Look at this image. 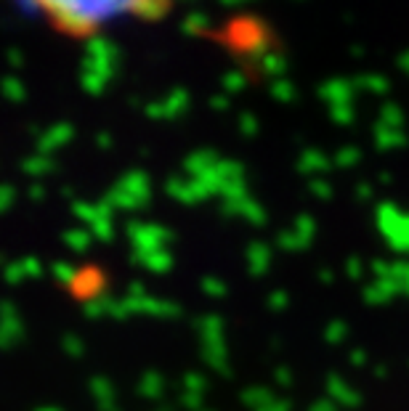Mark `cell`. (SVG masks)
Returning a JSON list of instances; mask_svg holds the SVG:
<instances>
[{"label":"cell","instance_id":"obj_22","mask_svg":"<svg viewBox=\"0 0 409 411\" xmlns=\"http://www.w3.org/2000/svg\"><path fill=\"white\" fill-rule=\"evenodd\" d=\"M45 167H48L45 160H30V162H27V170H30V173H40V170H45Z\"/></svg>","mask_w":409,"mask_h":411},{"label":"cell","instance_id":"obj_4","mask_svg":"<svg viewBox=\"0 0 409 411\" xmlns=\"http://www.w3.org/2000/svg\"><path fill=\"white\" fill-rule=\"evenodd\" d=\"M85 56L90 59H104V56H114L117 59V48L107 40V37H99V35H90L85 40Z\"/></svg>","mask_w":409,"mask_h":411},{"label":"cell","instance_id":"obj_10","mask_svg":"<svg viewBox=\"0 0 409 411\" xmlns=\"http://www.w3.org/2000/svg\"><path fill=\"white\" fill-rule=\"evenodd\" d=\"M362 88L372 90V93H386L388 88H391V83L383 75H362Z\"/></svg>","mask_w":409,"mask_h":411},{"label":"cell","instance_id":"obj_21","mask_svg":"<svg viewBox=\"0 0 409 411\" xmlns=\"http://www.w3.org/2000/svg\"><path fill=\"white\" fill-rule=\"evenodd\" d=\"M8 64H11V66H22L24 64V54H22V51L11 48V51H8Z\"/></svg>","mask_w":409,"mask_h":411},{"label":"cell","instance_id":"obj_23","mask_svg":"<svg viewBox=\"0 0 409 411\" xmlns=\"http://www.w3.org/2000/svg\"><path fill=\"white\" fill-rule=\"evenodd\" d=\"M354 160H356V152H354V149H345V152L338 154V162H343V165L354 162Z\"/></svg>","mask_w":409,"mask_h":411},{"label":"cell","instance_id":"obj_14","mask_svg":"<svg viewBox=\"0 0 409 411\" xmlns=\"http://www.w3.org/2000/svg\"><path fill=\"white\" fill-rule=\"evenodd\" d=\"M3 93L11 98V101H22L24 98L22 80H16V77H6V80H3Z\"/></svg>","mask_w":409,"mask_h":411},{"label":"cell","instance_id":"obj_15","mask_svg":"<svg viewBox=\"0 0 409 411\" xmlns=\"http://www.w3.org/2000/svg\"><path fill=\"white\" fill-rule=\"evenodd\" d=\"M401 141V136L393 133V128H388V125H377V146H393V143Z\"/></svg>","mask_w":409,"mask_h":411},{"label":"cell","instance_id":"obj_6","mask_svg":"<svg viewBox=\"0 0 409 411\" xmlns=\"http://www.w3.org/2000/svg\"><path fill=\"white\" fill-rule=\"evenodd\" d=\"M162 104H165V114H167V117H176L178 112H181V109H186V104H189L186 90L176 88V90H173V93H170V96H167Z\"/></svg>","mask_w":409,"mask_h":411},{"label":"cell","instance_id":"obj_16","mask_svg":"<svg viewBox=\"0 0 409 411\" xmlns=\"http://www.w3.org/2000/svg\"><path fill=\"white\" fill-rule=\"evenodd\" d=\"M351 117H354V109H351V104H338V107H332V119H335L338 125H348Z\"/></svg>","mask_w":409,"mask_h":411},{"label":"cell","instance_id":"obj_8","mask_svg":"<svg viewBox=\"0 0 409 411\" xmlns=\"http://www.w3.org/2000/svg\"><path fill=\"white\" fill-rule=\"evenodd\" d=\"M107 83H109V80H104V77L96 75V72H83V77H80V85L85 88L88 93H101Z\"/></svg>","mask_w":409,"mask_h":411},{"label":"cell","instance_id":"obj_17","mask_svg":"<svg viewBox=\"0 0 409 411\" xmlns=\"http://www.w3.org/2000/svg\"><path fill=\"white\" fill-rule=\"evenodd\" d=\"M211 160H213L211 154H194V157H191V160L186 162V167H189V170H205Z\"/></svg>","mask_w":409,"mask_h":411},{"label":"cell","instance_id":"obj_19","mask_svg":"<svg viewBox=\"0 0 409 411\" xmlns=\"http://www.w3.org/2000/svg\"><path fill=\"white\" fill-rule=\"evenodd\" d=\"M303 167H306V170H314V167H324V160H321L319 154L309 152L306 157H303Z\"/></svg>","mask_w":409,"mask_h":411},{"label":"cell","instance_id":"obj_18","mask_svg":"<svg viewBox=\"0 0 409 411\" xmlns=\"http://www.w3.org/2000/svg\"><path fill=\"white\" fill-rule=\"evenodd\" d=\"M239 128H242V133L253 136L255 130H258V122H255L253 114H242V117H239Z\"/></svg>","mask_w":409,"mask_h":411},{"label":"cell","instance_id":"obj_9","mask_svg":"<svg viewBox=\"0 0 409 411\" xmlns=\"http://www.w3.org/2000/svg\"><path fill=\"white\" fill-rule=\"evenodd\" d=\"M66 138H69V128H66V125H59V128H54L43 141H40V149H54V146H59V143L66 141Z\"/></svg>","mask_w":409,"mask_h":411},{"label":"cell","instance_id":"obj_27","mask_svg":"<svg viewBox=\"0 0 409 411\" xmlns=\"http://www.w3.org/2000/svg\"><path fill=\"white\" fill-rule=\"evenodd\" d=\"M221 3H226V6H234V3H242V0H221Z\"/></svg>","mask_w":409,"mask_h":411},{"label":"cell","instance_id":"obj_2","mask_svg":"<svg viewBox=\"0 0 409 411\" xmlns=\"http://www.w3.org/2000/svg\"><path fill=\"white\" fill-rule=\"evenodd\" d=\"M56 24H59L64 32L85 35V32H90V27L96 24V19H93V13H88L85 8H78V11H69V13H64V16H59Z\"/></svg>","mask_w":409,"mask_h":411},{"label":"cell","instance_id":"obj_20","mask_svg":"<svg viewBox=\"0 0 409 411\" xmlns=\"http://www.w3.org/2000/svg\"><path fill=\"white\" fill-rule=\"evenodd\" d=\"M146 114H149V117H167L165 114V104H162V101H160V104H149V107H146Z\"/></svg>","mask_w":409,"mask_h":411},{"label":"cell","instance_id":"obj_7","mask_svg":"<svg viewBox=\"0 0 409 411\" xmlns=\"http://www.w3.org/2000/svg\"><path fill=\"white\" fill-rule=\"evenodd\" d=\"M208 27H211V22H208V16L202 11H191L186 19H184V32L186 35H199V32H205Z\"/></svg>","mask_w":409,"mask_h":411},{"label":"cell","instance_id":"obj_1","mask_svg":"<svg viewBox=\"0 0 409 411\" xmlns=\"http://www.w3.org/2000/svg\"><path fill=\"white\" fill-rule=\"evenodd\" d=\"M356 88L348 83V80H340V77H335L330 83H324L319 88V96L324 101H330L332 107H338V104H351V96H354Z\"/></svg>","mask_w":409,"mask_h":411},{"label":"cell","instance_id":"obj_3","mask_svg":"<svg viewBox=\"0 0 409 411\" xmlns=\"http://www.w3.org/2000/svg\"><path fill=\"white\" fill-rule=\"evenodd\" d=\"M167 8V0H133L131 11L141 19H160Z\"/></svg>","mask_w":409,"mask_h":411},{"label":"cell","instance_id":"obj_11","mask_svg":"<svg viewBox=\"0 0 409 411\" xmlns=\"http://www.w3.org/2000/svg\"><path fill=\"white\" fill-rule=\"evenodd\" d=\"M271 96L277 98V101H292V96H295V90H292V85H290V80H274L271 83Z\"/></svg>","mask_w":409,"mask_h":411},{"label":"cell","instance_id":"obj_5","mask_svg":"<svg viewBox=\"0 0 409 411\" xmlns=\"http://www.w3.org/2000/svg\"><path fill=\"white\" fill-rule=\"evenodd\" d=\"M285 66H288V61H285V56L282 54H266L263 59H261V72H266V75H271V77H279V80H282Z\"/></svg>","mask_w":409,"mask_h":411},{"label":"cell","instance_id":"obj_12","mask_svg":"<svg viewBox=\"0 0 409 411\" xmlns=\"http://www.w3.org/2000/svg\"><path fill=\"white\" fill-rule=\"evenodd\" d=\"M223 88H226V90H242L244 85H247V75H244V72H239V69H234V72H226V75H223Z\"/></svg>","mask_w":409,"mask_h":411},{"label":"cell","instance_id":"obj_26","mask_svg":"<svg viewBox=\"0 0 409 411\" xmlns=\"http://www.w3.org/2000/svg\"><path fill=\"white\" fill-rule=\"evenodd\" d=\"M99 146H109V136H99Z\"/></svg>","mask_w":409,"mask_h":411},{"label":"cell","instance_id":"obj_24","mask_svg":"<svg viewBox=\"0 0 409 411\" xmlns=\"http://www.w3.org/2000/svg\"><path fill=\"white\" fill-rule=\"evenodd\" d=\"M211 107L213 109H226V107H229V101H226L223 96H213L211 98Z\"/></svg>","mask_w":409,"mask_h":411},{"label":"cell","instance_id":"obj_13","mask_svg":"<svg viewBox=\"0 0 409 411\" xmlns=\"http://www.w3.org/2000/svg\"><path fill=\"white\" fill-rule=\"evenodd\" d=\"M380 119H383V125H388V128H396V125L404 122L398 107H393V104H383V109H380Z\"/></svg>","mask_w":409,"mask_h":411},{"label":"cell","instance_id":"obj_25","mask_svg":"<svg viewBox=\"0 0 409 411\" xmlns=\"http://www.w3.org/2000/svg\"><path fill=\"white\" fill-rule=\"evenodd\" d=\"M398 66H401V69L409 75V51H404V54L398 56Z\"/></svg>","mask_w":409,"mask_h":411}]
</instances>
